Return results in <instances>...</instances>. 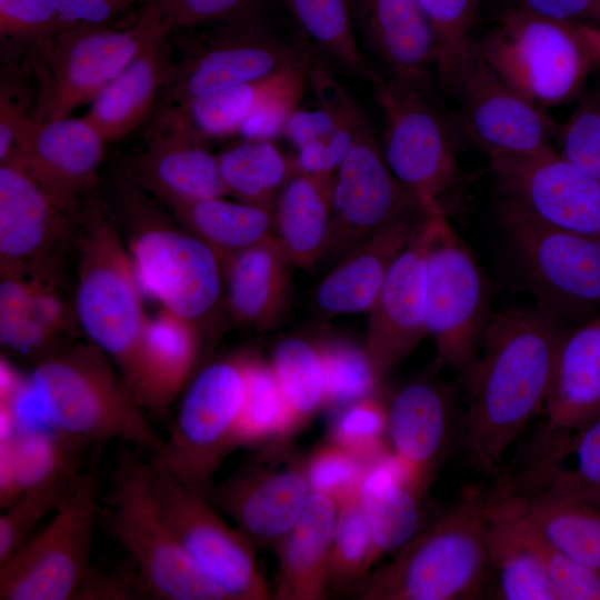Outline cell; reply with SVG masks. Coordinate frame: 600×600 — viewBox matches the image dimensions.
Returning <instances> with one entry per match:
<instances>
[{
    "label": "cell",
    "instance_id": "cell-48",
    "mask_svg": "<svg viewBox=\"0 0 600 600\" xmlns=\"http://www.w3.org/2000/svg\"><path fill=\"white\" fill-rule=\"evenodd\" d=\"M326 372V404L339 409L376 396L382 379L363 347L346 341L320 344Z\"/></svg>",
    "mask_w": 600,
    "mask_h": 600
},
{
    "label": "cell",
    "instance_id": "cell-26",
    "mask_svg": "<svg viewBox=\"0 0 600 600\" xmlns=\"http://www.w3.org/2000/svg\"><path fill=\"white\" fill-rule=\"evenodd\" d=\"M424 214L422 207L403 214L332 264L314 292L319 311L329 317L368 313Z\"/></svg>",
    "mask_w": 600,
    "mask_h": 600
},
{
    "label": "cell",
    "instance_id": "cell-12",
    "mask_svg": "<svg viewBox=\"0 0 600 600\" xmlns=\"http://www.w3.org/2000/svg\"><path fill=\"white\" fill-rule=\"evenodd\" d=\"M148 472L158 502L186 552L224 600L273 599L254 546L219 514L204 492L168 471L154 457Z\"/></svg>",
    "mask_w": 600,
    "mask_h": 600
},
{
    "label": "cell",
    "instance_id": "cell-6",
    "mask_svg": "<svg viewBox=\"0 0 600 600\" xmlns=\"http://www.w3.org/2000/svg\"><path fill=\"white\" fill-rule=\"evenodd\" d=\"M159 34L170 31L148 4L129 27L58 24L32 43L37 92L31 117H70L74 109L92 102Z\"/></svg>",
    "mask_w": 600,
    "mask_h": 600
},
{
    "label": "cell",
    "instance_id": "cell-56",
    "mask_svg": "<svg viewBox=\"0 0 600 600\" xmlns=\"http://www.w3.org/2000/svg\"><path fill=\"white\" fill-rule=\"evenodd\" d=\"M58 24L56 0H0L2 40L33 43Z\"/></svg>",
    "mask_w": 600,
    "mask_h": 600
},
{
    "label": "cell",
    "instance_id": "cell-41",
    "mask_svg": "<svg viewBox=\"0 0 600 600\" xmlns=\"http://www.w3.org/2000/svg\"><path fill=\"white\" fill-rule=\"evenodd\" d=\"M270 363L290 409L293 434L326 404L321 346L300 337L283 338L277 343Z\"/></svg>",
    "mask_w": 600,
    "mask_h": 600
},
{
    "label": "cell",
    "instance_id": "cell-46",
    "mask_svg": "<svg viewBox=\"0 0 600 600\" xmlns=\"http://www.w3.org/2000/svg\"><path fill=\"white\" fill-rule=\"evenodd\" d=\"M308 84L318 106L312 109L298 108L289 118L282 133L296 150L362 113L343 84L322 62L311 57L308 63Z\"/></svg>",
    "mask_w": 600,
    "mask_h": 600
},
{
    "label": "cell",
    "instance_id": "cell-61",
    "mask_svg": "<svg viewBox=\"0 0 600 600\" xmlns=\"http://www.w3.org/2000/svg\"><path fill=\"white\" fill-rule=\"evenodd\" d=\"M353 2V0H351Z\"/></svg>",
    "mask_w": 600,
    "mask_h": 600
},
{
    "label": "cell",
    "instance_id": "cell-37",
    "mask_svg": "<svg viewBox=\"0 0 600 600\" xmlns=\"http://www.w3.org/2000/svg\"><path fill=\"white\" fill-rule=\"evenodd\" d=\"M359 497L372 536V567L387 553L398 551L420 531L422 496L404 481L388 452L369 466Z\"/></svg>",
    "mask_w": 600,
    "mask_h": 600
},
{
    "label": "cell",
    "instance_id": "cell-28",
    "mask_svg": "<svg viewBox=\"0 0 600 600\" xmlns=\"http://www.w3.org/2000/svg\"><path fill=\"white\" fill-rule=\"evenodd\" d=\"M194 324L163 308L148 317L127 381L146 411L166 412L190 382L200 350Z\"/></svg>",
    "mask_w": 600,
    "mask_h": 600
},
{
    "label": "cell",
    "instance_id": "cell-53",
    "mask_svg": "<svg viewBox=\"0 0 600 600\" xmlns=\"http://www.w3.org/2000/svg\"><path fill=\"white\" fill-rule=\"evenodd\" d=\"M259 0H149L170 31L197 30L238 20L257 12Z\"/></svg>",
    "mask_w": 600,
    "mask_h": 600
},
{
    "label": "cell",
    "instance_id": "cell-1",
    "mask_svg": "<svg viewBox=\"0 0 600 600\" xmlns=\"http://www.w3.org/2000/svg\"><path fill=\"white\" fill-rule=\"evenodd\" d=\"M553 313L543 308L492 317L466 373L461 446L468 463L494 471L543 407L558 341Z\"/></svg>",
    "mask_w": 600,
    "mask_h": 600
},
{
    "label": "cell",
    "instance_id": "cell-27",
    "mask_svg": "<svg viewBox=\"0 0 600 600\" xmlns=\"http://www.w3.org/2000/svg\"><path fill=\"white\" fill-rule=\"evenodd\" d=\"M0 342L11 354L36 362L57 350L69 310L44 267L0 271Z\"/></svg>",
    "mask_w": 600,
    "mask_h": 600
},
{
    "label": "cell",
    "instance_id": "cell-5",
    "mask_svg": "<svg viewBox=\"0 0 600 600\" xmlns=\"http://www.w3.org/2000/svg\"><path fill=\"white\" fill-rule=\"evenodd\" d=\"M106 507L109 532L130 559L140 593L161 600H224L166 518L150 482L148 460L121 452Z\"/></svg>",
    "mask_w": 600,
    "mask_h": 600
},
{
    "label": "cell",
    "instance_id": "cell-60",
    "mask_svg": "<svg viewBox=\"0 0 600 600\" xmlns=\"http://www.w3.org/2000/svg\"><path fill=\"white\" fill-rule=\"evenodd\" d=\"M572 26L588 47L593 61L600 64V24L572 23Z\"/></svg>",
    "mask_w": 600,
    "mask_h": 600
},
{
    "label": "cell",
    "instance_id": "cell-20",
    "mask_svg": "<svg viewBox=\"0 0 600 600\" xmlns=\"http://www.w3.org/2000/svg\"><path fill=\"white\" fill-rule=\"evenodd\" d=\"M426 214L391 266L371 308L364 348L383 378L427 333V256L441 206Z\"/></svg>",
    "mask_w": 600,
    "mask_h": 600
},
{
    "label": "cell",
    "instance_id": "cell-4",
    "mask_svg": "<svg viewBox=\"0 0 600 600\" xmlns=\"http://www.w3.org/2000/svg\"><path fill=\"white\" fill-rule=\"evenodd\" d=\"M490 498L470 494L367 581L363 600H472L486 594Z\"/></svg>",
    "mask_w": 600,
    "mask_h": 600
},
{
    "label": "cell",
    "instance_id": "cell-7",
    "mask_svg": "<svg viewBox=\"0 0 600 600\" xmlns=\"http://www.w3.org/2000/svg\"><path fill=\"white\" fill-rule=\"evenodd\" d=\"M74 318L126 382L148 319L129 250L107 213L90 203L82 216ZM128 384V383H127Z\"/></svg>",
    "mask_w": 600,
    "mask_h": 600
},
{
    "label": "cell",
    "instance_id": "cell-52",
    "mask_svg": "<svg viewBox=\"0 0 600 600\" xmlns=\"http://www.w3.org/2000/svg\"><path fill=\"white\" fill-rule=\"evenodd\" d=\"M370 463L328 439L307 458L311 492L339 501L359 491Z\"/></svg>",
    "mask_w": 600,
    "mask_h": 600
},
{
    "label": "cell",
    "instance_id": "cell-24",
    "mask_svg": "<svg viewBox=\"0 0 600 600\" xmlns=\"http://www.w3.org/2000/svg\"><path fill=\"white\" fill-rule=\"evenodd\" d=\"M390 456L419 494L428 489L452 436V408L440 384L418 380L401 387L387 406Z\"/></svg>",
    "mask_w": 600,
    "mask_h": 600
},
{
    "label": "cell",
    "instance_id": "cell-19",
    "mask_svg": "<svg viewBox=\"0 0 600 600\" xmlns=\"http://www.w3.org/2000/svg\"><path fill=\"white\" fill-rule=\"evenodd\" d=\"M210 502L229 516L254 546L274 548L294 524L311 493L307 459L259 461L203 490Z\"/></svg>",
    "mask_w": 600,
    "mask_h": 600
},
{
    "label": "cell",
    "instance_id": "cell-29",
    "mask_svg": "<svg viewBox=\"0 0 600 600\" xmlns=\"http://www.w3.org/2000/svg\"><path fill=\"white\" fill-rule=\"evenodd\" d=\"M538 436L571 432L600 413V314L562 332Z\"/></svg>",
    "mask_w": 600,
    "mask_h": 600
},
{
    "label": "cell",
    "instance_id": "cell-38",
    "mask_svg": "<svg viewBox=\"0 0 600 600\" xmlns=\"http://www.w3.org/2000/svg\"><path fill=\"white\" fill-rule=\"evenodd\" d=\"M167 204L181 227L211 247L221 260L273 237L271 208L224 197Z\"/></svg>",
    "mask_w": 600,
    "mask_h": 600
},
{
    "label": "cell",
    "instance_id": "cell-3",
    "mask_svg": "<svg viewBox=\"0 0 600 600\" xmlns=\"http://www.w3.org/2000/svg\"><path fill=\"white\" fill-rule=\"evenodd\" d=\"M96 469L80 472L49 521L0 564L1 600L129 599L132 583L91 564L101 513Z\"/></svg>",
    "mask_w": 600,
    "mask_h": 600
},
{
    "label": "cell",
    "instance_id": "cell-40",
    "mask_svg": "<svg viewBox=\"0 0 600 600\" xmlns=\"http://www.w3.org/2000/svg\"><path fill=\"white\" fill-rule=\"evenodd\" d=\"M219 170L228 196L271 208L298 171L293 154L274 140L242 139L218 154Z\"/></svg>",
    "mask_w": 600,
    "mask_h": 600
},
{
    "label": "cell",
    "instance_id": "cell-2",
    "mask_svg": "<svg viewBox=\"0 0 600 600\" xmlns=\"http://www.w3.org/2000/svg\"><path fill=\"white\" fill-rule=\"evenodd\" d=\"M7 403L21 428L48 429L83 444L117 440L149 456L162 446L122 374L91 343L38 360Z\"/></svg>",
    "mask_w": 600,
    "mask_h": 600
},
{
    "label": "cell",
    "instance_id": "cell-23",
    "mask_svg": "<svg viewBox=\"0 0 600 600\" xmlns=\"http://www.w3.org/2000/svg\"><path fill=\"white\" fill-rule=\"evenodd\" d=\"M104 144L82 117L39 120L30 116L18 128L10 154L56 196L76 203L97 176Z\"/></svg>",
    "mask_w": 600,
    "mask_h": 600
},
{
    "label": "cell",
    "instance_id": "cell-57",
    "mask_svg": "<svg viewBox=\"0 0 600 600\" xmlns=\"http://www.w3.org/2000/svg\"><path fill=\"white\" fill-rule=\"evenodd\" d=\"M148 2L149 0H56V7L62 24L114 26V21L136 4Z\"/></svg>",
    "mask_w": 600,
    "mask_h": 600
},
{
    "label": "cell",
    "instance_id": "cell-54",
    "mask_svg": "<svg viewBox=\"0 0 600 600\" xmlns=\"http://www.w3.org/2000/svg\"><path fill=\"white\" fill-rule=\"evenodd\" d=\"M560 156L571 166L600 180V99L582 102L559 126Z\"/></svg>",
    "mask_w": 600,
    "mask_h": 600
},
{
    "label": "cell",
    "instance_id": "cell-47",
    "mask_svg": "<svg viewBox=\"0 0 600 600\" xmlns=\"http://www.w3.org/2000/svg\"><path fill=\"white\" fill-rule=\"evenodd\" d=\"M338 518L329 556V587L344 589L371 568L372 536L359 491L337 501Z\"/></svg>",
    "mask_w": 600,
    "mask_h": 600
},
{
    "label": "cell",
    "instance_id": "cell-11",
    "mask_svg": "<svg viewBox=\"0 0 600 600\" xmlns=\"http://www.w3.org/2000/svg\"><path fill=\"white\" fill-rule=\"evenodd\" d=\"M376 96L389 169L422 208L443 207V199L463 180L448 121L428 89L376 79Z\"/></svg>",
    "mask_w": 600,
    "mask_h": 600
},
{
    "label": "cell",
    "instance_id": "cell-25",
    "mask_svg": "<svg viewBox=\"0 0 600 600\" xmlns=\"http://www.w3.org/2000/svg\"><path fill=\"white\" fill-rule=\"evenodd\" d=\"M503 488L569 497L600 509V413L571 432L537 436L524 467Z\"/></svg>",
    "mask_w": 600,
    "mask_h": 600
},
{
    "label": "cell",
    "instance_id": "cell-59",
    "mask_svg": "<svg viewBox=\"0 0 600 600\" xmlns=\"http://www.w3.org/2000/svg\"><path fill=\"white\" fill-rule=\"evenodd\" d=\"M517 10L562 23L600 24V0H516Z\"/></svg>",
    "mask_w": 600,
    "mask_h": 600
},
{
    "label": "cell",
    "instance_id": "cell-15",
    "mask_svg": "<svg viewBox=\"0 0 600 600\" xmlns=\"http://www.w3.org/2000/svg\"><path fill=\"white\" fill-rule=\"evenodd\" d=\"M501 220L540 308L600 311V242L542 222L506 201Z\"/></svg>",
    "mask_w": 600,
    "mask_h": 600
},
{
    "label": "cell",
    "instance_id": "cell-50",
    "mask_svg": "<svg viewBox=\"0 0 600 600\" xmlns=\"http://www.w3.org/2000/svg\"><path fill=\"white\" fill-rule=\"evenodd\" d=\"M77 476L29 490L3 508L0 516V564L38 530V524L47 516L53 513Z\"/></svg>",
    "mask_w": 600,
    "mask_h": 600
},
{
    "label": "cell",
    "instance_id": "cell-13",
    "mask_svg": "<svg viewBox=\"0 0 600 600\" xmlns=\"http://www.w3.org/2000/svg\"><path fill=\"white\" fill-rule=\"evenodd\" d=\"M490 319L484 276L440 210L427 256V333L439 360L466 374Z\"/></svg>",
    "mask_w": 600,
    "mask_h": 600
},
{
    "label": "cell",
    "instance_id": "cell-35",
    "mask_svg": "<svg viewBox=\"0 0 600 600\" xmlns=\"http://www.w3.org/2000/svg\"><path fill=\"white\" fill-rule=\"evenodd\" d=\"M333 177L299 172L273 203V238L292 266L309 269L321 261L330 227Z\"/></svg>",
    "mask_w": 600,
    "mask_h": 600
},
{
    "label": "cell",
    "instance_id": "cell-42",
    "mask_svg": "<svg viewBox=\"0 0 600 600\" xmlns=\"http://www.w3.org/2000/svg\"><path fill=\"white\" fill-rule=\"evenodd\" d=\"M291 436L290 409L271 363L248 356L236 447L270 441L280 450Z\"/></svg>",
    "mask_w": 600,
    "mask_h": 600
},
{
    "label": "cell",
    "instance_id": "cell-51",
    "mask_svg": "<svg viewBox=\"0 0 600 600\" xmlns=\"http://www.w3.org/2000/svg\"><path fill=\"white\" fill-rule=\"evenodd\" d=\"M387 427V406L372 396L339 410L329 439L371 464L384 453Z\"/></svg>",
    "mask_w": 600,
    "mask_h": 600
},
{
    "label": "cell",
    "instance_id": "cell-9",
    "mask_svg": "<svg viewBox=\"0 0 600 600\" xmlns=\"http://www.w3.org/2000/svg\"><path fill=\"white\" fill-rule=\"evenodd\" d=\"M121 191L139 220L128 250L142 293L192 322L207 316L222 292L220 257L184 228L161 220L130 186Z\"/></svg>",
    "mask_w": 600,
    "mask_h": 600
},
{
    "label": "cell",
    "instance_id": "cell-44",
    "mask_svg": "<svg viewBox=\"0 0 600 600\" xmlns=\"http://www.w3.org/2000/svg\"><path fill=\"white\" fill-rule=\"evenodd\" d=\"M286 68L170 108L176 109L204 140L239 134L246 121L277 87Z\"/></svg>",
    "mask_w": 600,
    "mask_h": 600
},
{
    "label": "cell",
    "instance_id": "cell-21",
    "mask_svg": "<svg viewBox=\"0 0 600 600\" xmlns=\"http://www.w3.org/2000/svg\"><path fill=\"white\" fill-rule=\"evenodd\" d=\"M14 156L0 161V271L44 267L74 210Z\"/></svg>",
    "mask_w": 600,
    "mask_h": 600
},
{
    "label": "cell",
    "instance_id": "cell-31",
    "mask_svg": "<svg viewBox=\"0 0 600 600\" xmlns=\"http://www.w3.org/2000/svg\"><path fill=\"white\" fill-rule=\"evenodd\" d=\"M168 36L159 34L146 43L82 116L106 142L120 139L140 126L152 111L157 97L173 79L177 62Z\"/></svg>",
    "mask_w": 600,
    "mask_h": 600
},
{
    "label": "cell",
    "instance_id": "cell-32",
    "mask_svg": "<svg viewBox=\"0 0 600 600\" xmlns=\"http://www.w3.org/2000/svg\"><path fill=\"white\" fill-rule=\"evenodd\" d=\"M338 518V502L311 492L290 530L274 546L278 573L273 599L320 600L329 587V556Z\"/></svg>",
    "mask_w": 600,
    "mask_h": 600
},
{
    "label": "cell",
    "instance_id": "cell-58",
    "mask_svg": "<svg viewBox=\"0 0 600 600\" xmlns=\"http://www.w3.org/2000/svg\"><path fill=\"white\" fill-rule=\"evenodd\" d=\"M21 80L2 76L0 86V161L11 153L20 124L28 118L29 96Z\"/></svg>",
    "mask_w": 600,
    "mask_h": 600
},
{
    "label": "cell",
    "instance_id": "cell-49",
    "mask_svg": "<svg viewBox=\"0 0 600 600\" xmlns=\"http://www.w3.org/2000/svg\"><path fill=\"white\" fill-rule=\"evenodd\" d=\"M493 504L510 517L539 556L557 600H600V572L569 558L491 496Z\"/></svg>",
    "mask_w": 600,
    "mask_h": 600
},
{
    "label": "cell",
    "instance_id": "cell-16",
    "mask_svg": "<svg viewBox=\"0 0 600 600\" xmlns=\"http://www.w3.org/2000/svg\"><path fill=\"white\" fill-rule=\"evenodd\" d=\"M421 208L389 169L368 124L333 177L328 239L319 264L329 268L366 239Z\"/></svg>",
    "mask_w": 600,
    "mask_h": 600
},
{
    "label": "cell",
    "instance_id": "cell-55",
    "mask_svg": "<svg viewBox=\"0 0 600 600\" xmlns=\"http://www.w3.org/2000/svg\"><path fill=\"white\" fill-rule=\"evenodd\" d=\"M366 124L368 123L361 113L296 150L293 156L298 171L309 174L333 176L352 150Z\"/></svg>",
    "mask_w": 600,
    "mask_h": 600
},
{
    "label": "cell",
    "instance_id": "cell-33",
    "mask_svg": "<svg viewBox=\"0 0 600 600\" xmlns=\"http://www.w3.org/2000/svg\"><path fill=\"white\" fill-rule=\"evenodd\" d=\"M221 262L227 302L233 318L259 329L274 326L286 309L292 266L276 239L272 237Z\"/></svg>",
    "mask_w": 600,
    "mask_h": 600
},
{
    "label": "cell",
    "instance_id": "cell-22",
    "mask_svg": "<svg viewBox=\"0 0 600 600\" xmlns=\"http://www.w3.org/2000/svg\"><path fill=\"white\" fill-rule=\"evenodd\" d=\"M130 169L134 180L166 203L228 196L218 156L173 108L161 107L147 148Z\"/></svg>",
    "mask_w": 600,
    "mask_h": 600
},
{
    "label": "cell",
    "instance_id": "cell-45",
    "mask_svg": "<svg viewBox=\"0 0 600 600\" xmlns=\"http://www.w3.org/2000/svg\"><path fill=\"white\" fill-rule=\"evenodd\" d=\"M436 43L434 71L441 86L456 91L471 58L470 30L480 0H419Z\"/></svg>",
    "mask_w": 600,
    "mask_h": 600
},
{
    "label": "cell",
    "instance_id": "cell-18",
    "mask_svg": "<svg viewBox=\"0 0 600 600\" xmlns=\"http://www.w3.org/2000/svg\"><path fill=\"white\" fill-rule=\"evenodd\" d=\"M458 122L489 158L531 156L552 150L559 127L533 103L472 56L456 91Z\"/></svg>",
    "mask_w": 600,
    "mask_h": 600
},
{
    "label": "cell",
    "instance_id": "cell-17",
    "mask_svg": "<svg viewBox=\"0 0 600 600\" xmlns=\"http://www.w3.org/2000/svg\"><path fill=\"white\" fill-rule=\"evenodd\" d=\"M489 164L503 201L542 222L600 242V180L571 166L554 149L493 157Z\"/></svg>",
    "mask_w": 600,
    "mask_h": 600
},
{
    "label": "cell",
    "instance_id": "cell-30",
    "mask_svg": "<svg viewBox=\"0 0 600 600\" xmlns=\"http://www.w3.org/2000/svg\"><path fill=\"white\" fill-rule=\"evenodd\" d=\"M352 8L389 79L429 90L436 43L419 0H353Z\"/></svg>",
    "mask_w": 600,
    "mask_h": 600
},
{
    "label": "cell",
    "instance_id": "cell-10",
    "mask_svg": "<svg viewBox=\"0 0 600 600\" xmlns=\"http://www.w3.org/2000/svg\"><path fill=\"white\" fill-rule=\"evenodd\" d=\"M247 361L248 356H233L203 367L186 387L170 431L152 456L180 481L202 491L237 448Z\"/></svg>",
    "mask_w": 600,
    "mask_h": 600
},
{
    "label": "cell",
    "instance_id": "cell-8",
    "mask_svg": "<svg viewBox=\"0 0 600 600\" xmlns=\"http://www.w3.org/2000/svg\"><path fill=\"white\" fill-rule=\"evenodd\" d=\"M471 53L498 78L541 108L570 100L581 88L593 58L572 23L514 9Z\"/></svg>",
    "mask_w": 600,
    "mask_h": 600
},
{
    "label": "cell",
    "instance_id": "cell-34",
    "mask_svg": "<svg viewBox=\"0 0 600 600\" xmlns=\"http://www.w3.org/2000/svg\"><path fill=\"white\" fill-rule=\"evenodd\" d=\"M493 499L556 549L600 572V509L550 493H507Z\"/></svg>",
    "mask_w": 600,
    "mask_h": 600
},
{
    "label": "cell",
    "instance_id": "cell-36",
    "mask_svg": "<svg viewBox=\"0 0 600 600\" xmlns=\"http://www.w3.org/2000/svg\"><path fill=\"white\" fill-rule=\"evenodd\" d=\"M81 442L42 428H21L0 441V504L22 493L77 476Z\"/></svg>",
    "mask_w": 600,
    "mask_h": 600
},
{
    "label": "cell",
    "instance_id": "cell-43",
    "mask_svg": "<svg viewBox=\"0 0 600 600\" xmlns=\"http://www.w3.org/2000/svg\"><path fill=\"white\" fill-rule=\"evenodd\" d=\"M300 32L348 70L370 76L353 31L351 0H278Z\"/></svg>",
    "mask_w": 600,
    "mask_h": 600
},
{
    "label": "cell",
    "instance_id": "cell-39",
    "mask_svg": "<svg viewBox=\"0 0 600 600\" xmlns=\"http://www.w3.org/2000/svg\"><path fill=\"white\" fill-rule=\"evenodd\" d=\"M486 594L501 600H557L539 556L491 498Z\"/></svg>",
    "mask_w": 600,
    "mask_h": 600
},
{
    "label": "cell",
    "instance_id": "cell-14",
    "mask_svg": "<svg viewBox=\"0 0 600 600\" xmlns=\"http://www.w3.org/2000/svg\"><path fill=\"white\" fill-rule=\"evenodd\" d=\"M189 39L162 107H176L229 87L266 78L304 53L256 18V13L202 29Z\"/></svg>",
    "mask_w": 600,
    "mask_h": 600
}]
</instances>
